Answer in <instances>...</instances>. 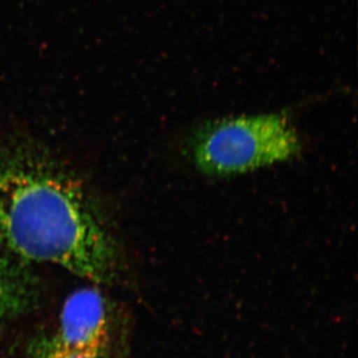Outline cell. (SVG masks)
<instances>
[{"mask_svg": "<svg viewBox=\"0 0 358 358\" xmlns=\"http://www.w3.org/2000/svg\"><path fill=\"white\" fill-rule=\"evenodd\" d=\"M0 242L95 284L121 279L119 242L83 183L39 148H0Z\"/></svg>", "mask_w": 358, "mask_h": 358, "instance_id": "obj_1", "label": "cell"}, {"mask_svg": "<svg viewBox=\"0 0 358 358\" xmlns=\"http://www.w3.org/2000/svg\"><path fill=\"white\" fill-rule=\"evenodd\" d=\"M301 141L286 117L244 115L205 122L183 143L193 169L213 178L237 176L298 157Z\"/></svg>", "mask_w": 358, "mask_h": 358, "instance_id": "obj_2", "label": "cell"}, {"mask_svg": "<svg viewBox=\"0 0 358 358\" xmlns=\"http://www.w3.org/2000/svg\"><path fill=\"white\" fill-rule=\"evenodd\" d=\"M110 322L105 296L100 289L90 287L68 296L53 334L70 348L103 357L110 341Z\"/></svg>", "mask_w": 358, "mask_h": 358, "instance_id": "obj_3", "label": "cell"}, {"mask_svg": "<svg viewBox=\"0 0 358 358\" xmlns=\"http://www.w3.org/2000/svg\"><path fill=\"white\" fill-rule=\"evenodd\" d=\"M40 285L30 263L0 242V329L38 301Z\"/></svg>", "mask_w": 358, "mask_h": 358, "instance_id": "obj_4", "label": "cell"}, {"mask_svg": "<svg viewBox=\"0 0 358 358\" xmlns=\"http://www.w3.org/2000/svg\"><path fill=\"white\" fill-rule=\"evenodd\" d=\"M26 358H103L100 355L64 345L54 334L35 339Z\"/></svg>", "mask_w": 358, "mask_h": 358, "instance_id": "obj_5", "label": "cell"}]
</instances>
